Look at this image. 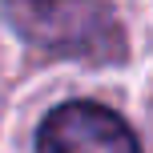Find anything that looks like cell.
Instances as JSON below:
<instances>
[{"label":"cell","mask_w":153,"mask_h":153,"mask_svg":"<svg viewBox=\"0 0 153 153\" xmlns=\"http://www.w3.org/2000/svg\"><path fill=\"white\" fill-rule=\"evenodd\" d=\"M4 16L28 45L45 53L97 65L125 56L121 20L105 0H4Z\"/></svg>","instance_id":"obj_1"},{"label":"cell","mask_w":153,"mask_h":153,"mask_svg":"<svg viewBox=\"0 0 153 153\" xmlns=\"http://www.w3.org/2000/svg\"><path fill=\"white\" fill-rule=\"evenodd\" d=\"M36 153H141V145L121 113L97 101H69L40 121Z\"/></svg>","instance_id":"obj_2"}]
</instances>
